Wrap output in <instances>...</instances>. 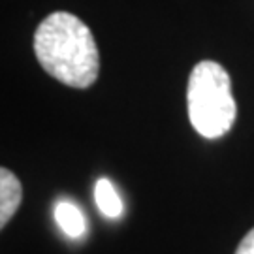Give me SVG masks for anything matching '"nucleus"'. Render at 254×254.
Here are the masks:
<instances>
[{
	"label": "nucleus",
	"mask_w": 254,
	"mask_h": 254,
	"mask_svg": "<svg viewBox=\"0 0 254 254\" xmlns=\"http://www.w3.org/2000/svg\"><path fill=\"white\" fill-rule=\"evenodd\" d=\"M34 55L57 81L89 89L100 73V55L91 28L68 11L47 15L34 32Z\"/></svg>",
	"instance_id": "nucleus-1"
},
{
	"label": "nucleus",
	"mask_w": 254,
	"mask_h": 254,
	"mask_svg": "<svg viewBox=\"0 0 254 254\" xmlns=\"http://www.w3.org/2000/svg\"><path fill=\"white\" fill-rule=\"evenodd\" d=\"M55 220L68 237H79L85 232V217L72 201H59L55 205Z\"/></svg>",
	"instance_id": "nucleus-4"
},
{
	"label": "nucleus",
	"mask_w": 254,
	"mask_h": 254,
	"mask_svg": "<svg viewBox=\"0 0 254 254\" xmlns=\"http://www.w3.org/2000/svg\"><path fill=\"white\" fill-rule=\"evenodd\" d=\"M187 108L192 128L207 139L230 132L237 117L228 72L218 63L201 61L190 72L187 85Z\"/></svg>",
	"instance_id": "nucleus-2"
},
{
	"label": "nucleus",
	"mask_w": 254,
	"mask_h": 254,
	"mask_svg": "<svg viewBox=\"0 0 254 254\" xmlns=\"http://www.w3.org/2000/svg\"><path fill=\"white\" fill-rule=\"evenodd\" d=\"M236 254H254V228L251 232H247L245 237L241 239V243L237 245Z\"/></svg>",
	"instance_id": "nucleus-6"
},
{
	"label": "nucleus",
	"mask_w": 254,
	"mask_h": 254,
	"mask_svg": "<svg viewBox=\"0 0 254 254\" xmlns=\"http://www.w3.org/2000/svg\"><path fill=\"white\" fill-rule=\"evenodd\" d=\"M23 200V187L13 173L2 168L0 170V226L4 228Z\"/></svg>",
	"instance_id": "nucleus-3"
},
{
	"label": "nucleus",
	"mask_w": 254,
	"mask_h": 254,
	"mask_svg": "<svg viewBox=\"0 0 254 254\" xmlns=\"http://www.w3.org/2000/svg\"><path fill=\"white\" fill-rule=\"evenodd\" d=\"M94 200L100 209V213L108 218H117L123 215V201L119 198L115 187L109 179H98L94 187Z\"/></svg>",
	"instance_id": "nucleus-5"
}]
</instances>
